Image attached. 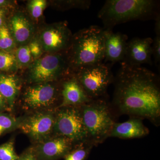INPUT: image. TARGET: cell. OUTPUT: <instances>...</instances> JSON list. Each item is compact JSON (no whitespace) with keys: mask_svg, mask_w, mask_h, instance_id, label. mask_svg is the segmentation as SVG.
<instances>
[{"mask_svg":"<svg viewBox=\"0 0 160 160\" xmlns=\"http://www.w3.org/2000/svg\"><path fill=\"white\" fill-rule=\"evenodd\" d=\"M61 86V104L58 108L66 106H79L92 100L89 97L73 72L65 77Z\"/></svg>","mask_w":160,"mask_h":160,"instance_id":"4fadbf2b","label":"cell"},{"mask_svg":"<svg viewBox=\"0 0 160 160\" xmlns=\"http://www.w3.org/2000/svg\"><path fill=\"white\" fill-rule=\"evenodd\" d=\"M22 120L0 112V135L19 127Z\"/></svg>","mask_w":160,"mask_h":160,"instance_id":"ffe728a7","label":"cell"},{"mask_svg":"<svg viewBox=\"0 0 160 160\" xmlns=\"http://www.w3.org/2000/svg\"><path fill=\"white\" fill-rule=\"evenodd\" d=\"M20 87L18 81L15 77L0 74V94L6 100L10 109L14 106Z\"/></svg>","mask_w":160,"mask_h":160,"instance_id":"e0dca14e","label":"cell"},{"mask_svg":"<svg viewBox=\"0 0 160 160\" xmlns=\"http://www.w3.org/2000/svg\"><path fill=\"white\" fill-rule=\"evenodd\" d=\"M29 78L33 82L48 83L71 72L66 53H52L35 60L30 66Z\"/></svg>","mask_w":160,"mask_h":160,"instance_id":"8992f818","label":"cell"},{"mask_svg":"<svg viewBox=\"0 0 160 160\" xmlns=\"http://www.w3.org/2000/svg\"><path fill=\"white\" fill-rule=\"evenodd\" d=\"M9 2L5 0H0V7H4L8 5Z\"/></svg>","mask_w":160,"mask_h":160,"instance_id":"f546056e","label":"cell"},{"mask_svg":"<svg viewBox=\"0 0 160 160\" xmlns=\"http://www.w3.org/2000/svg\"><path fill=\"white\" fill-rule=\"evenodd\" d=\"M149 133V129L143 124L142 120L130 118L123 122H116L112 129L110 138L123 139L139 138L146 136Z\"/></svg>","mask_w":160,"mask_h":160,"instance_id":"9a60e30c","label":"cell"},{"mask_svg":"<svg viewBox=\"0 0 160 160\" xmlns=\"http://www.w3.org/2000/svg\"><path fill=\"white\" fill-rule=\"evenodd\" d=\"M113 82L110 105L115 117L127 115L159 126L160 86L157 75L141 66L122 64Z\"/></svg>","mask_w":160,"mask_h":160,"instance_id":"6da1fadb","label":"cell"},{"mask_svg":"<svg viewBox=\"0 0 160 160\" xmlns=\"http://www.w3.org/2000/svg\"><path fill=\"white\" fill-rule=\"evenodd\" d=\"M53 132L55 135L69 139L74 145L88 142L80 106L58 108Z\"/></svg>","mask_w":160,"mask_h":160,"instance_id":"52a82bcc","label":"cell"},{"mask_svg":"<svg viewBox=\"0 0 160 160\" xmlns=\"http://www.w3.org/2000/svg\"><path fill=\"white\" fill-rule=\"evenodd\" d=\"M56 112L42 111L22 120L19 128L32 140L39 142L49 138L53 132Z\"/></svg>","mask_w":160,"mask_h":160,"instance_id":"ba28073f","label":"cell"},{"mask_svg":"<svg viewBox=\"0 0 160 160\" xmlns=\"http://www.w3.org/2000/svg\"><path fill=\"white\" fill-rule=\"evenodd\" d=\"M4 14H5V12L3 9H0V27L3 25Z\"/></svg>","mask_w":160,"mask_h":160,"instance_id":"f1b7e54d","label":"cell"},{"mask_svg":"<svg viewBox=\"0 0 160 160\" xmlns=\"http://www.w3.org/2000/svg\"><path fill=\"white\" fill-rule=\"evenodd\" d=\"M74 144L69 139L55 135L38 142L31 151L36 160H55L65 157L72 149Z\"/></svg>","mask_w":160,"mask_h":160,"instance_id":"8fae6325","label":"cell"},{"mask_svg":"<svg viewBox=\"0 0 160 160\" xmlns=\"http://www.w3.org/2000/svg\"><path fill=\"white\" fill-rule=\"evenodd\" d=\"M79 106L88 142L97 146L110 138L115 116L106 98L92 100Z\"/></svg>","mask_w":160,"mask_h":160,"instance_id":"277c9868","label":"cell"},{"mask_svg":"<svg viewBox=\"0 0 160 160\" xmlns=\"http://www.w3.org/2000/svg\"><path fill=\"white\" fill-rule=\"evenodd\" d=\"M15 57L18 66L23 67L29 65L32 58L28 45L20 46L16 52Z\"/></svg>","mask_w":160,"mask_h":160,"instance_id":"44dd1931","label":"cell"},{"mask_svg":"<svg viewBox=\"0 0 160 160\" xmlns=\"http://www.w3.org/2000/svg\"><path fill=\"white\" fill-rule=\"evenodd\" d=\"M8 109H9V108L6 100L0 94V112Z\"/></svg>","mask_w":160,"mask_h":160,"instance_id":"83f0119b","label":"cell"},{"mask_svg":"<svg viewBox=\"0 0 160 160\" xmlns=\"http://www.w3.org/2000/svg\"><path fill=\"white\" fill-rule=\"evenodd\" d=\"M17 65L15 55L0 50V70L9 71Z\"/></svg>","mask_w":160,"mask_h":160,"instance_id":"603a6c76","label":"cell"},{"mask_svg":"<svg viewBox=\"0 0 160 160\" xmlns=\"http://www.w3.org/2000/svg\"><path fill=\"white\" fill-rule=\"evenodd\" d=\"M158 2L154 0H107L99 11L98 17L104 29L134 20L155 18L158 12Z\"/></svg>","mask_w":160,"mask_h":160,"instance_id":"3957f363","label":"cell"},{"mask_svg":"<svg viewBox=\"0 0 160 160\" xmlns=\"http://www.w3.org/2000/svg\"><path fill=\"white\" fill-rule=\"evenodd\" d=\"M94 146L89 142L74 145L65 157V160H85Z\"/></svg>","mask_w":160,"mask_h":160,"instance_id":"ac0fdd59","label":"cell"},{"mask_svg":"<svg viewBox=\"0 0 160 160\" xmlns=\"http://www.w3.org/2000/svg\"><path fill=\"white\" fill-rule=\"evenodd\" d=\"M28 46L32 58L37 59L42 57L44 50L38 40H32Z\"/></svg>","mask_w":160,"mask_h":160,"instance_id":"d4e9b609","label":"cell"},{"mask_svg":"<svg viewBox=\"0 0 160 160\" xmlns=\"http://www.w3.org/2000/svg\"><path fill=\"white\" fill-rule=\"evenodd\" d=\"M60 97L61 88L49 82L38 83L26 89L23 102L27 108L38 109L52 106Z\"/></svg>","mask_w":160,"mask_h":160,"instance_id":"9c48e42d","label":"cell"},{"mask_svg":"<svg viewBox=\"0 0 160 160\" xmlns=\"http://www.w3.org/2000/svg\"><path fill=\"white\" fill-rule=\"evenodd\" d=\"M16 44L12 36L9 28L5 24L0 27V49L11 52L15 47Z\"/></svg>","mask_w":160,"mask_h":160,"instance_id":"d6986e66","label":"cell"},{"mask_svg":"<svg viewBox=\"0 0 160 160\" xmlns=\"http://www.w3.org/2000/svg\"><path fill=\"white\" fill-rule=\"evenodd\" d=\"M72 36L66 23L62 22L43 29L38 40L44 51L56 53L68 50Z\"/></svg>","mask_w":160,"mask_h":160,"instance_id":"30bf717a","label":"cell"},{"mask_svg":"<svg viewBox=\"0 0 160 160\" xmlns=\"http://www.w3.org/2000/svg\"><path fill=\"white\" fill-rule=\"evenodd\" d=\"M105 59L111 63L123 62L128 42V36L121 32H114L112 29H104Z\"/></svg>","mask_w":160,"mask_h":160,"instance_id":"5bb4252c","label":"cell"},{"mask_svg":"<svg viewBox=\"0 0 160 160\" xmlns=\"http://www.w3.org/2000/svg\"><path fill=\"white\" fill-rule=\"evenodd\" d=\"M47 2L45 0H32L29 2L28 5L30 14L34 18H39L46 9Z\"/></svg>","mask_w":160,"mask_h":160,"instance_id":"cb8c5ba5","label":"cell"},{"mask_svg":"<svg viewBox=\"0 0 160 160\" xmlns=\"http://www.w3.org/2000/svg\"><path fill=\"white\" fill-rule=\"evenodd\" d=\"M9 27V31L16 44L24 46L31 41L34 27L22 13L18 12L11 18Z\"/></svg>","mask_w":160,"mask_h":160,"instance_id":"2e32d148","label":"cell"},{"mask_svg":"<svg viewBox=\"0 0 160 160\" xmlns=\"http://www.w3.org/2000/svg\"><path fill=\"white\" fill-rule=\"evenodd\" d=\"M15 151L14 142L11 141L0 146V160H19Z\"/></svg>","mask_w":160,"mask_h":160,"instance_id":"7402d4cb","label":"cell"},{"mask_svg":"<svg viewBox=\"0 0 160 160\" xmlns=\"http://www.w3.org/2000/svg\"><path fill=\"white\" fill-rule=\"evenodd\" d=\"M19 160H37L34 155L32 153V151L25 152L21 156L19 157Z\"/></svg>","mask_w":160,"mask_h":160,"instance_id":"4316f807","label":"cell"},{"mask_svg":"<svg viewBox=\"0 0 160 160\" xmlns=\"http://www.w3.org/2000/svg\"><path fill=\"white\" fill-rule=\"evenodd\" d=\"M152 39L136 38L127 42L125 57L121 64L129 66L152 64Z\"/></svg>","mask_w":160,"mask_h":160,"instance_id":"7c38bea8","label":"cell"},{"mask_svg":"<svg viewBox=\"0 0 160 160\" xmlns=\"http://www.w3.org/2000/svg\"><path fill=\"white\" fill-rule=\"evenodd\" d=\"M67 51L71 72L84 66L102 63L105 59L104 29L91 26L72 36Z\"/></svg>","mask_w":160,"mask_h":160,"instance_id":"7a4b0ae2","label":"cell"},{"mask_svg":"<svg viewBox=\"0 0 160 160\" xmlns=\"http://www.w3.org/2000/svg\"><path fill=\"white\" fill-rule=\"evenodd\" d=\"M72 72L92 100L106 98L107 89L114 79L110 68L103 63L84 66Z\"/></svg>","mask_w":160,"mask_h":160,"instance_id":"5b68a950","label":"cell"},{"mask_svg":"<svg viewBox=\"0 0 160 160\" xmlns=\"http://www.w3.org/2000/svg\"><path fill=\"white\" fill-rule=\"evenodd\" d=\"M152 56L155 63L158 66L160 62V34H156L154 39H152Z\"/></svg>","mask_w":160,"mask_h":160,"instance_id":"484cf974","label":"cell"}]
</instances>
